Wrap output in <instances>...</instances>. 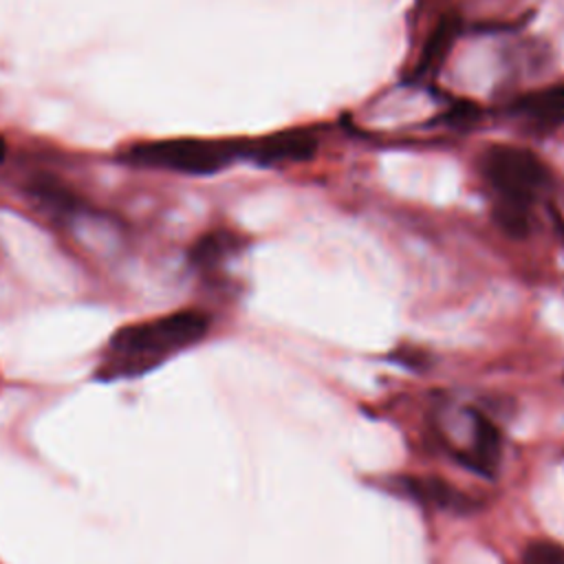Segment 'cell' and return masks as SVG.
Segmentation results:
<instances>
[{"label": "cell", "instance_id": "cell-1", "mask_svg": "<svg viewBox=\"0 0 564 564\" xmlns=\"http://www.w3.org/2000/svg\"><path fill=\"white\" fill-rule=\"evenodd\" d=\"M209 328L207 315L178 311L119 328L104 348L97 377L101 381L134 379L194 346Z\"/></svg>", "mask_w": 564, "mask_h": 564}, {"label": "cell", "instance_id": "cell-2", "mask_svg": "<svg viewBox=\"0 0 564 564\" xmlns=\"http://www.w3.org/2000/svg\"><path fill=\"white\" fill-rule=\"evenodd\" d=\"M480 167L494 194V220L505 234L524 238L533 205L551 183L546 163L524 145L496 143L485 150Z\"/></svg>", "mask_w": 564, "mask_h": 564}, {"label": "cell", "instance_id": "cell-3", "mask_svg": "<svg viewBox=\"0 0 564 564\" xmlns=\"http://www.w3.org/2000/svg\"><path fill=\"white\" fill-rule=\"evenodd\" d=\"M245 156V141H212V139H174L134 145L128 152L130 161L141 165L163 167L183 174H214Z\"/></svg>", "mask_w": 564, "mask_h": 564}, {"label": "cell", "instance_id": "cell-4", "mask_svg": "<svg viewBox=\"0 0 564 564\" xmlns=\"http://www.w3.org/2000/svg\"><path fill=\"white\" fill-rule=\"evenodd\" d=\"M317 150V139L308 130H286L256 141H245V156L260 165L308 161Z\"/></svg>", "mask_w": 564, "mask_h": 564}, {"label": "cell", "instance_id": "cell-5", "mask_svg": "<svg viewBox=\"0 0 564 564\" xmlns=\"http://www.w3.org/2000/svg\"><path fill=\"white\" fill-rule=\"evenodd\" d=\"M471 432H474L471 447L456 454V458L460 465H465L467 469L480 476H494L502 454L500 430L487 414L471 412Z\"/></svg>", "mask_w": 564, "mask_h": 564}, {"label": "cell", "instance_id": "cell-6", "mask_svg": "<svg viewBox=\"0 0 564 564\" xmlns=\"http://www.w3.org/2000/svg\"><path fill=\"white\" fill-rule=\"evenodd\" d=\"M399 489L405 491L412 500L427 505L432 509L454 511V513H469L474 509V500L458 491L456 487L447 485L441 478H414L405 476L399 478Z\"/></svg>", "mask_w": 564, "mask_h": 564}, {"label": "cell", "instance_id": "cell-7", "mask_svg": "<svg viewBox=\"0 0 564 564\" xmlns=\"http://www.w3.org/2000/svg\"><path fill=\"white\" fill-rule=\"evenodd\" d=\"M516 110L531 130L549 132L564 123V86L527 95L518 101Z\"/></svg>", "mask_w": 564, "mask_h": 564}, {"label": "cell", "instance_id": "cell-8", "mask_svg": "<svg viewBox=\"0 0 564 564\" xmlns=\"http://www.w3.org/2000/svg\"><path fill=\"white\" fill-rule=\"evenodd\" d=\"M458 35V20L454 15H445L432 31L427 44L423 46V53L416 62V75L419 77H427L434 75L441 64L445 62L447 53L452 51V44Z\"/></svg>", "mask_w": 564, "mask_h": 564}, {"label": "cell", "instance_id": "cell-9", "mask_svg": "<svg viewBox=\"0 0 564 564\" xmlns=\"http://www.w3.org/2000/svg\"><path fill=\"white\" fill-rule=\"evenodd\" d=\"M238 247V238L227 231H214L203 236L194 249H192V260L198 267H216L220 260H225L234 249Z\"/></svg>", "mask_w": 564, "mask_h": 564}, {"label": "cell", "instance_id": "cell-10", "mask_svg": "<svg viewBox=\"0 0 564 564\" xmlns=\"http://www.w3.org/2000/svg\"><path fill=\"white\" fill-rule=\"evenodd\" d=\"M522 564H564V546L551 540H533L522 551Z\"/></svg>", "mask_w": 564, "mask_h": 564}, {"label": "cell", "instance_id": "cell-11", "mask_svg": "<svg viewBox=\"0 0 564 564\" xmlns=\"http://www.w3.org/2000/svg\"><path fill=\"white\" fill-rule=\"evenodd\" d=\"M2 156H4V141H2V137H0V161H2Z\"/></svg>", "mask_w": 564, "mask_h": 564}, {"label": "cell", "instance_id": "cell-12", "mask_svg": "<svg viewBox=\"0 0 564 564\" xmlns=\"http://www.w3.org/2000/svg\"><path fill=\"white\" fill-rule=\"evenodd\" d=\"M562 236H564V223H562Z\"/></svg>", "mask_w": 564, "mask_h": 564}]
</instances>
